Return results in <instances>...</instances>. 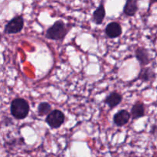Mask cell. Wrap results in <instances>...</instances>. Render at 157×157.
I'll return each instance as SVG.
<instances>
[{"label": "cell", "mask_w": 157, "mask_h": 157, "mask_svg": "<svg viewBox=\"0 0 157 157\" xmlns=\"http://www.w3.org/2000/svg\"><path fill=\"white\" fill-rule=\"evenodd\" d=\"M71 26L62 20H57L52 26L46 30L45 37L54 41H62L70 32Z\"/></svg>", "instance_id": "obj_1"}, {"label": "cell", "mask_w": 157, "mask_h": 157, "mask_svg": "<svg viewBox=\"0 0 157 157\" xmlns=\"http://www.w3.org/2000/svg\"><path fill=\"white\" fill-rule=\"evenodd\" d=\"M30 111L29 102L23 98H16L11 102L10 112L12 116L16 120L26 118Z\"/></svg>", "instance_id": "obj_2"}, {"label": "cell", "mask_w": 157, "mask_h": 157, "mask_svg": "<svg viewBox=\"0 0 157 157\" xmlns=\"http://www.w3.org/2000/svg\"><path fill=\"white\" fill-rule=\"evenodd\" d=\"M65 116L61 110L55 109L46 116L45 122L52 129H58L64 124Z\"/></svg>", "instance_id": "obj_3"}, {"label": "cell", "mask_w": 157, "mask_h": 157, "mask_svg": "<svg viewBox=\"0 0 157 157\" xmlns=\"http://www.w3.org/2000/svg\"><path fill=\"white\" fill-rule=\"evenodd\" d=\"M24 18L21 15H16L9 20L6 25L4 29V32L7 35H14L19 33L24 28Z\"/></svg>", "instance_id": "obj_4"}, {"label": "cell", "mask_w": 157, "mask_h": 157, "mask_svg": "<svg viewBox=\"0 0 157 157\" xmlns=\"http://www.w3.org/2000/svg\"><path fill=\"white\" fill-rule=\"evenodd\" d=\"M130 118H131V116H130V112H128L125 109H123L113 115V122L117 127H121L128 124Z\"/></svg>", "instance_id": "obj_5"}, {"label": "cell", "mask_w": 157, "mask_h": 157, "mask_svg": "<svg viewBox=\"0 0 157 157\" xmlns=\"http://www.w3.org/2000/svg\"><path fill=\"white\" fill-rule=\"evenodd\" d=\"M135 57L140 64L141 67H146L151 62L150 52L144 47H138L135 50Z\"/></svg>", "instance_id": "obj_6"}, {"label": "cell", "mask_w": 157, "mask_h": 157, "mask_svg": "<svg viewBox=\"0 0 157 157\" xmlns=\"http://www.w3.org/2000/svg\"><path fill=\"white\" fill-rule=\"evenodd\" d=\"M105 34L109 38H119L122 35V27L117 21H111L105 28Z\"/></svg>", "instance_id": "obj_7"}, {"label": "cell", "mask_w": 157, "mask_h": 157, "mask_svg": "<svg viewBox=\"0 0 157 157\" xmlns=\"http://www.w3.org/2000/svg\"><path fill=\"white\" fill-rule=\"evenodd\" d=\"M122 94H120L119 92L114 90V91L111 92L110 94L106 97L105 100H104V103L108 106L110 110H112V109L119 106L120 104L122 102Z\"/></svg>", "instance_id": "obj_8"}, {"label": "cell", "mask_w": 157, "mask_h": 157, "mask_svg": "<svg viewBox=\"0 0 157 157\" xmlns=\"http://www.w3.org/2000/svg\"><path fill=\"white\" fill-rule=\"evenodd\" d=\"M130 116L133 120H137L145 116V105L144 102L138 101L132 106Z\"/></svg>", "instance_id": "obj_9"}, {"label": "cell", "mask_w": 157, "mask_h": 157, "mask_svg": "<svg viewBox=\"0 0 157 157\" xmlns=\"http://www.w3.org/2000/svg\"><path fill=\"white\" fill-rule=\"evenodd\" d=\"M106 16V9L104 1H101V4L94 12L92 15V21L98 25L102 24Z\"/></svg>", "instance_id": "obj_10"}, {"label": "cell", "mask_w": 157, "mask_h": 157, "mask_svg": "<svg viewBox=\"0 0 157 157\" xmlns=\"http://www.w3.org/2000/svg\"><path fill=\"white\" fill-rule=\"evenodd\" d=\"M155 78H156V74L151 67H141L138 75V79L143 82H150L154 81Z\"/></svg>", "instance_id": "obj_11"}, {"label": "cell", "mask_w": 157, "mask_h": 157, "mask_svg": "<svg viewBox=\"0 0 157 157\" xmlns=\"http://www.w3.org/2000/svg\"><path fill=\"white\" fill-rule=\"evenodd\" d=\"M138 0H127L124 6V14L126 16L133 17L138 12Z\"/></svg>", "instance_id": "obj_12"}, {"label": "cell", "mask_w": 157, "mask_h": 157, "mask_svg": "<svg viewBox=\"0 0 157 157\" xmlns=\"http://www.w3.org/2000/svg\"><path fill=\"white\" fill-rule=\"evenodd\" d=\"M38 113L39 116L44 117L47 116L52 112V107L49 103L48 102H41L40 103L38 107Z\"/></svg>", "instance_id": "obj_13"}, {"label": "cell", "mask_w": 157, "mask_h": 157, "mask_svg": "<svg viewBox=\"0 0 157 157\" xmlns=\"http://www.w3.org/2000/svg\"><path fill=\"white\" fill-rule=\"evenodd\" d=\"M154 3H157V0H150V6H151V5Z\"/></svg>", "instance_id": "obj_14"}]
</instances>
